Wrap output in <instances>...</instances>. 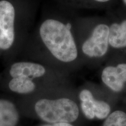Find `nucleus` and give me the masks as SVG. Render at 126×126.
Instances as JSON below:
<instances>
[{
    "label": "nucleus",
    "instance_id": "f257e3e1",
    "mask_svg": "<svg viewBox=\"0 0 126 126\" xmlns=\"http://www.w3.org/2000/svg\"><path fill=\"white\" fill-rule=\"evenodd\" d=\"M71 25L48 19L41 25L39 33L42 42L58 60L71 63L77 59L78 49L71 32Z\"/></svg>",
    "mask_w": 126,
    "mask_h": 126
},
{
    "label": "nucleus",
    "instance_id": "f03ea898",
    "mask_svg": "<svg viewBox=\"0 0 126 126\" xmlns=\"http://www.w3.org/2000/svg\"><path fill=\"white\" fill-rule=\"evenodd\" d=\"M35 110L41 119L52 124L70 123L79 116L78 105L68 98L40 99L36 102Z\"/></svg>",
    "mask_w": 126,
    "mask_h": 126
},
{
    "label": "nucleus",
    "instance_id": "7ed1b4c3",
    "mask_svg": "<svg viewBox=\"0 0 126 126\" xmlns=\"http://www.w3.org/2000/svg\"><path fill=\"white\" fill-rule=\"evenodd\" d=\"M15 11L7 0L0 1V49L8 50L15 40Z\"/></svg>",
    "mask_w": 126,
    "mask_h": 126
},
{
    "label": "nucleus",
    "instance_id": "20e7f679",
    "mask_svg": "<svg viewBox=\"0 0 126 126\" xmlns=\"http://www.w3.org/2000/svg\"><path fill=\"white\" fill-rule=\"evenodd\" d=\"M109 26L104 23L97 25L90 37L82 46L83 54L91 58L102 57L108 51Z\"/></svg>",
    "mask_w": 126,
    "mask_h": 126
},
{
    "label": "nucleus",
    "instance_id": "39448f33",
    "mask_svg": "<svg viewBox=\"0 0 126 126\" xmlns=\"http://www.w3.org/2000/svg\"><path fill=\"white\" fill-rule=\"evenodd\" d=\"M81 101V109L85 116L88 119H106L110 114L111 108L106 102L97 100L94 98L92 92L88 89H83L79 93Z\"/></svg>",
    "mask_w": 126,
    "mask_h": 126
},
{
    "label": "nucleus",
    "instance_id": "423d86ee",
    "mask_svg": "<svg viewBox=\"0 0 126 126\" xmlns=\"http://www.w3.org/2000/svg\"><path fill=\"white\" fill-rule=\"evenodd\" d=\"M102 81L115 92H121L126 82V63L117 66H108L102 71Z\"/></svg>",
    "mask_w": 126,
    "mask_h": 126
},
{
    "label": "nucleus",
    "instance_id": "0eeeda50",
    "mask_svg": "<svg viewBox=\"0 0 126 126\" xmlns=\"http://www.w3.org/2000/svg\"><path fill=\"white\" fill-rule=\"evenodd\" d=\"M45 73V68L41 64L25 61L14 63L9 70V74L12 78L23 77L32 79L43 76Z\"/></svg>",
    "mask_w": 126,
    "mask_h": 126
},
{
    "label": "nucleus",
    "instance_id": "6e6552de",
    "mask_svg": "<svg viewBox=\"0 0 126 126\" xmlns=\"http://www.w3.org/2000/svg\"><path fill=\"white\" fill-rule=\"evenodd\" d=\"M109 45L114 48L126 47V19L121 23H113L109 26Z\"/></svg>",
    "mask_w": 126,
    "mask_h": 126
},
{
    "label": "nucleus",
    "instance_id": "1a4fd4ad",
    "mask_svg": "<svg viewBox=\"0 0 126 126\" xmlns=\"http://www.w3.org/2000/svg\"><path fill=\"white\" fill-rule=\"evenodd\" d=\"M18 119L15 105L9 100L0 99V126H15Z\"/></svg>",
    "mask_w": 126,
    "mask_h": 126
},
{
    "label": "nucleus",
    "instance_id": "9d476101",
    "mask_svg": "<svg viewBox=\"0 0 126 126\" xmlns=\"http://www.w3.org/2000/svg\"><path fill=\"white\" fill-rule=\"evenodd\" d=\"M9 88L12 91L18 94H29L35 89V85L31 79L17 77L13 78L9 83Z\"/></svg>",
    "mask_w": 126,
    "mask_h": 126
},
{
    "label": "nucleus",
    "instance_id": "9b49d317",
    "mask_svg": "<svg viewBox=\"0 0 126 126\" xmlns=\"http://www.w3.org/2000/svg\"><path fill=\"white\" fill-rule=\"evenodd\" d=\"M103 126H126V113L116 110L106 118Z\"/></svg>",
    "mask_w": 126,
    "mask_h": 126
},
{
    "label": "nucleus",
    "instance_id": "f8f14e48",
    "mask_svg": "<svg viewBox=\"0 0 126 126\" xmlns=\"http://www.w3.org/2000/svg\"><path fill=\"white\" fill-rule=\"evenodd\" d=\"M42 126H73L70 123H54L52 124H47Z\"/></svg>",
    "mask_w": 126,
    "mask_h": 126
},
{
    "label": "nucleus",
    "instance_id": "ddd939ff",
    "mask_svg": "<svg viewBox=\"0 0 126 126\" xmlns=\"http://www.w3.org/2000/svg\"><path fill=\"white\" fill-rule=\"evenodd\" d=\"M94 1H96V2H97L103 3V2H109V1H110V0H94Z\"/></svg>",
    "mask_w": 126,
    "mask_h": 126
},
{
    "label": "nucleus",
    "instance_id": "4468645a",
    "mask_svg": "<svg viewBox=\"0 0 126 126\" xmlns=\"http://www.w3.org/2000/svg\"><path fill=\"white\" fill-rule=\"evenodd\" d=\"M122 1H123V2L124 4L126 5V0H122Z\"/></svg>",
    "mask_w": 126,
    "mask_h": 126
}]
</instances>
